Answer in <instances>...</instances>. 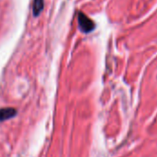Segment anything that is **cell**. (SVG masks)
Wrapping results in <instances>:
<instances>
[{
    "label": "cell",
    "instance_id": "3",
    "mask_svg": "<svg viewBox=\"0 0 157 157\" xmlns=\"http://www.w3.org/2000/svg\"><path fill=\"white\" fill-rule=\"evenodd\" d=\"M32 12L34 17H38L44 7V1L43 0H34L33 1V6H32Z\"/></svg>",
    "mask_w": 157,
    "mask_h": 157
},
{
    "label": "cell",
    "instance_id": "1",
    "mask_svg": "<svg viewBox=\"0 0 157 157\" xmlns=\"http://www.w3.org/2000/svg\"><path fill=\"white\" fill-rule=\"evenodd\" d=\"M78 24L80 29L84 33H89L95 29V23L86 15L80 12L78 14Z\"/></svg>",
    "mask_w": 157,
    "mask_h": 157
},
{
    "label": "cell",
    "instance_id": "2",
    "mask_svg": "<svg viewBox=\"0 0 157 157\" xmlns=\"http://www.w3.org/2000/svg\"><path fill=\"white\" fill-rule=\"evenodd\" d=\"M17 115V110L13 108L0 109V121H5Z\"/></svg>",
    "mask_w": 157,
    "mask_h": 157
}]
</instances>
